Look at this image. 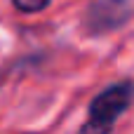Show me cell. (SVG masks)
I'll use <instances>...</instances> for the list:
<instances>
[{"mask_svg":"<svg viewBox=\"0 0 134 134\" xmlns=\"http://www.w3.org/2000/svg\"><path fill=\"white\" fill-rule=\"evenodd\" d=\"M132 101H134L132 80H122V82L106 87L104 92H99L92 99L90 118H87V122H82L78 134H111L115 120L132 106Z\"/></svg>","mask_w":134,"mask_h":134,"instance_id":"obj_1","label":"cell"},{"mask_svg":"<svg viewBox=\"0 0 134 134\" xmlns=\"http://www.w3.org/2000/svg\"><path fill=\"white\" fill-rule=\"evenodd\" d=\"M132 16L130 0H94L85 14V31L92 35L108 33L127 24Z\"/></svg>","mask_w":134,"mask_h":134,"instance_id":"obj_2","label":"cell"},{"mask_svg":"<svg viewBox=\"0 0 134 134\" xmlns=\"http://www.w3.org/2000/svg\"><path fill=\"white\" fill-rule=\"evenodd\" d=\"M12 5L19 9V12H26V14H33V12H40L49 5V0H12Z\"/></svg>","mask_w":134,"mask_h":134,"instance_id":"obj_3","label":"cell"}]
</instances>
